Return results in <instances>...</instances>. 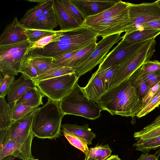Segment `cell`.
Returning a JSON list of instances; mask_svg holds the SVG:
<instances>
[{
  "label": "cell",
  "instance_id": "6da1fadb",
  "mask_svg": "<svg viewBox=\"0 0 160 160\" xmlns=\"http://www.w3.org/2000/svg\"><path fill=\"white\" fill-rule=\"evenodd\" d=\"M96 102L112 115L134 117L143 108L137 89L129 79L106 92Z\"/></svg>",
  "mask_w": 160,
  "mask_h": 160
},
{
  "label": "cell",
  "instance_id": "7a4b0ae2",
  "mask_svg": "<svg viewBox=\"0 0 160 160\" xmlns=\"http://www.w3.org/2000/svg\"><path fill=\"white\" fill-rule=\"evenodd\" d=\"M97 33L91 28L82 26L64 31L56 41L42 48L31 50L30 53L53 58L80 50L90 44L96 42Z\"/></svg>",
  "mask_w": 160,
  "mask_h": 160
},
{
  "label": "cell",
  "instance_id": "3957f363",
  "mask_svg": "<svg viewBox=\"0 0 160 160\" xmlns=\"http://www.w3.org/2000/svg\"><path fill=\"white\" fill-rule=\"evenodd\" d=\"M65 115L60 109L59 102L49 98L42 107L35 111L32 124V132L40 138L53 139L61 136L62 119Z\"/></svg>",
  "mask_w": 160,
  "mask_h": 160
},
{
  "label": "cell",
  "instance_id": "277c9868",
  "mask_svg": "<svg viewBox=\"0 0 160 160\" xmlns=\"http://www.w3.org/2000/svg\"><path fill=\"white\" fill-rule=\"evenodd\" d=\"M59 103L60 109L64 115H73L91 120H94L101 115L102 109L96 102L86 96L78 82L72 91Z\"/></svg>",
  "mask_w": 160,
  "mask_h": 160
},
{
  "label": "cell",
  "instance_id": "5b68a950",
  "mask_svg": "<svg viewBox=\"0 0 160 160\" xmlns=\"http://www.w3.org/2000/svg\"><path fill=\"white\" fill-rule=\"evenodd\" d=\"M156 43L155 38L147 41L119 65L110 89L128 80L138 69L149 60L156 51Z\"/></svg>",
  "mask_w": 160,
  "mask_h": 160
},
{
  "label": "cell",
  "instance_id": "8992f818",
  "mask_svg": "<svg viewBox=\"0 0 160 160\" xmlns=\"http://www.w3.org/2000/svg\"><path fill=\"white\" fill-rule=\"evenodd\" d=\"M32 45L27 40L0 46V73L18 75L21 63L28 57Z\"/></svg>",
  "mask_w": 160,
  "mask_h": 160
},
{
  "label": "cell",
  "instance_id": "52a82bcc",
  "mask_svg": "<svg viewBox=\"0 0 160 160\" xmlns=\"http://www.w3.org/2000/svg\"><path fill=\"white\" fill-rule=\"evenodd\" d=\"M79 78L75 73H71L35 83L44 96L59 102L72 91Z\"/></svg>",
  "mask_w": 160,
  "mask_h": 160
},
{
  "label": "cell",
  "instance_id": "ba28073f",
  "mask_svg": "<svg viewBox=\"0 0 160 160\" xmlns=\"http://www.w3.org/2000/svg\"><path fill=\"white\" fill-rule=\"evenodd\" d=\"M121 34H113L102 38L97 43L95 49L73 68L76 74L79 78L91 71L103 61L113 45L123 38V35L121 36Z\"/></svg>",
  "mask_w": 160,
  "mask_h": 160
},
{
  "label": "cell",
  "instance_id": "9c48e42d",
  "mask_svg": "<svg viewBox=\"0 0 160 160\" xmlns=\"http://www.w3.org/2000/svg\"><path fill=\"white\" fill-rule=\"evenodd\" d=\"M128 3L130 21L125 30V34L132 32L140 24L160 19V7L157 1L138 4L128 2Z\"/></svg>",
  "mask_w": 160,
  "mask_h": 160
},
{
  "label": "cell",
  "instance_id": "30bf717a",
  "mask_svg": "<svg viewBox=\"0 0 160 160\" xmlns=\"http://www.w3.org/2000/svg\"><path fill=\"white\" fill-rule=\"evenodd\" d=\"M37 108L22 118L13 121L9 127L0 129V144L9 140L26 141L33 133L32 129V120Z\"/></svg>",
  "mask_w": 160,
  "mask_h": 160
},
{
  "label": "cell",
  "instance_id": "8fae6325",
  "mask_svg": "<svg viewBox=\"0 0 160 160\" xmlns=\"http://www.w3.org/2000/svg\"><path fill=\"white\" fill-rule=\"evenodd\" d=\"M129 18L128 8L118 14L105 19L91 28L97 33V36L102 38L125 32L129 26Z\"/></svg>",
  "mask_w": 160,
  "mask_h": 160
},
{
  "label": "cell",
  "instance_id": "7c38bea8",
  "mask_svg": "<svg viewBox=\"0 0 160 160\" xmlns=\"http://www.w3.org/2000/svg\"><path fill=\"white\" fill-rule=\"evenodd\" d=\"M34 136L32 133L25 141L14 139L7 140L0 144V159L9 155L22 160L34 159L31 152L32 143Z\"/></svg>",
  "mask_w": 160,
  "mask_h": 160
},
{
  "label": "cell",
  "instance_id": "4fadbf2b",
  "mask_svg": "<svg viewBox=\"0 0 160 160\" xmlns=\"http://www.w3.org/2000/svg\"><path fill=\"white\" fill-rule=\"evenodd\" d=\"M146 41L130 43L122 39L105 56L99 67H105L120 65Z\"/></svg>",
  "mask_w": 160,
  "mask_h": 160
},
{
  "label": "cell",
  "instance_id": "5bb4252c",
  "mask_svg": "<svg viewBox=\"0 0 160 160\" xmlns=\"http://www.w3.org/2000/svg\"><path fill=\"white\" fill-rule=\"evenodd\" d=\"M86 18L97 14L114 5L120 0H69Z\"/></svg>",
  "mask_w": 160,
  "mask_h": 160
},
{
  "label": "cell",
  "instance_id": "9a60e30c",
  "mask_svg": "<svg viewBox=\"0 0 160 160\" xmlns=\"http://www.w3.org/2000/svg\"><path fill=\"white\" fill-rule=\"evenodd\" d=\"M25 28L15 17L11 23L7 25L0 37V46L10 44L27 40Z\"/></svg>",
  "mask_w": 160,
  "mask_h": 160
},
{
  "label": "cell",
  "instance_id": "2e32d148",
  "mask_svg": "<svg viewBox=\"0 0 160 160\" xmlns=\"http://www.w3.org/2000/svg\"><path fill=\"white\" fill-rule=\"evenodd\" d=\"M36 86L32 79L21 74V77L12 83L7 95V102L11 110L21 97Z\"/></svg>",
  "mask_w": 160,
  "mask_h": 160
},
{
  "label": "cell",
  "instance_id": "e0dca14e",
  "mask_svg": "<svg viewBox=\"0 0 160 160\" xmlns=\"http://www.w3.org/2000/svg\"><path fill=\"white\" fill-rule=\"evenodd\" d=\"M53 8L60 31L73 29L81 26L64 6L61 0H54Z\"/></svg>",
  "mask_w": 160,
  "mask_h": 160
},
{
  "label": "cell",
  "instance_id": "ac0fdd59",
  "mask_svg": "<svg viewBox=\"0 0 160 160\" xmlns=\"http://www.w3.org/2000/svg\"><path fill=\"white\" fill-rule=\"evenodd\" d=\"M28 1L35 2H37L38 4L33 8L28 10L19 21L25 28H27L38 17L49 9L53 6L54 2V0Z\"/></svg>",
  "mask_w": 160,
  "mask_h": 160
},
{
  "label": "cell",
  "instance_id": "d6986e66",
  "mask_svg": "<svg viewBox=\"0 0 160 160\" xmlns=\"http://www.w3.org/2000/svg\"><path fill=\"white\" fill-rule=\"evenodd\" d=\"M81 88L86 96L95 102L105 92L102 80L97 70L92 74L86 85Z\"/></svg>",
  "mask_w": 160,
  "mask_h": 160
},
{
  "label": "cell",
  "instance_id": "ffe728a7",
  "mask_svg": "<svg viewBox=\"0 0 160 160\" xmlns=\"http://www.w3.org/2000/svg\"><path fill=\"white\" fill-rule=\"evenodd\" d=\"M128 7V2L120 0L111 8L96 15L87 17L83 26L92 28L103 20L127 9Z\"/></svg>",
  "mask_w": 160,
  "mask_h": 160
},
{
  "label": "cell",
  "instance_id": "44dd1931",
  "mask_svg": "<svg viewBox=\"0 0 160 160\" xmlns=\"http://www.w3.org/2000/svg\"><path fill=\"white\" fill-rule=\"evenodd\" d=\"M58 25L53 6L36 18L27 28L52 31Z\"/></svg>",
  "mask_w": 160,
  "mask_h": 160
},
{
  "label": "cell",
  "instance_id": "7402d4cb",
  "mask_svg": "<svg viewBox=\"0 0 160 160\" xmlns=\"http://www.w3.org/2000/svg\"><path fill=\"white\" fill-rule=\"evenodd\" d=\"M61 132L67 133L79 138L86 141L89 145L92 143V140L96 135L92 132L88 124L79 126L77 124H65L62 126Z\"/></svg>",
  "mask_w": 160,
  "mask_h": 160
},
{
  "label": "cell",
  "instance_id": "603a6c76",
  "mask_svg": "<svg viewBox=\"0 0 160 160\" xmlns=\"http://www.w3.org/2000/svg\"><path fill=\"white\" fill-rule=\"evenodd\" d=\"M160 136V114L139 131L135 132L134 137L136 141L148 140Z\"/></svg>",
  "mask_w": 160,
  "mask_h": 160
},
{
  "label": "cell",
  "instance_id": "cb8c5ba5",
  "mask_svg": "<svg viewBox=\"0 0 160 160\" xmlns=\"http://www.w3.org/2000/svg\"><path fill=\"white\" fill-rule=\"evenodd\" d=\"M160 34V29L138 30L123 35L124 41L130 43H136L155 38Z\"/></svg>",
  "mask_w": 160,
  "mask_h": 160
},
{
  "label": "cell",
  "instance_id": "d4e9b609",
  "mask_svg": "<svg viewBox=\"0 0 160 160\" xmlns=\"http://www.w3.org/2000/svg\"><path fill=\"white\" fill-rule=\"evenodd\" d=\"M32 63L38 71V75L52 68L58 67L53 63V58L29 52Z\"/></svg>",
  "mask_w": 160,
  "mask_h": 160
},
{
  "label": "cell",
  "instance_id": "484cf974",
  "mask_svg": "<svg viewBox=\"0 0 160 160\" xmlns=\"http://www.w3.org/2000/svg\"><path fill=\"white\" fill-rule=\"evenodd\" d=\"M44 96L36 86L21 97L16 104H21L38 108L39 106L43 104L42 99Z\"/></svg>",
  "mask_w": 160,
  "mask_h": 160
},
{
  "label": "cell",
  "instance_id": "4316f807",
  "mask_svg": "<svg viewBox=\"0 0 160 160\" xmlns=\"http://www.w3.org/2000/svg\"><path fill=\"white\" fill-rule=\"evenodd\" d=\"M119 66V65H117L99 67L97 69L102 80L105 92L110 88Z\"/></svg>",
  "mask_w": 160,
  "mask_h": 160
},
{
  "label": "cell",
  "instance_id": "83f0119b",
  "mask_svg": "<svg viewBox=\"0 0 160 160\" xmlns=\"http://www.w3.org/2000/svg\"><path fill=\"white\" fill-rule=\"evenodd\" d=\"M71 73H75V70L72 68L67 66H58L47 71L32 80L36 82Z\"/></svg>",
  "mask_w": 160,
  "mask_h": 160
},
{
  "label": "cell",
  "instance_id": "f1b7e54d",
  "mask_svg": "<svg viewBox=\"0 0 160 160\" xmlns=\"http://www.w3.org/2000/svg\"><path fill=\"white\" fill-rule=\"evenodd\" d=\"M112 152L108 144L90 148L85 160H105L111 155Z\"/></svg>",
  "mask_w": 160,
  "mask_h": 160
},
{
  "label": "cell",
  "instance_id": "f546056e",
  "mask_svg": "<svg viewBox=\"0 0 160 160\" xmlns=\"http://www.w3.org/2000/svg\"><path fill=\"white\" fill-rule=\"evenodd\" d=\"M12 122L10 107L5 98H0V129L9 127Z\"/></svg>",
  "mask_w": 160,
  "mask_h": 160
},
{
  "label": "cell",
  "instance_id": "4dcf8cb0",
  "mask_svg": "<svg viewBox=\"0 0 160 160\" xmlns=\"http://www.w3.org/2000/svg\"><path fill=\"white\" fill-rule=\"evenodd\" d=\"M128 79L131 84L137 89L138 94L142 99L146 95L150 88L144 80L138 69Z\"/></svg>",
  "mask_w": 160,
  "mask_h": 160
},
{
  "label": "cell",
  "instance_id": "1f68e13d",
  "mask_svg": "<svg viewBox=\"0 0 160 160\" xmlns=\"http://www.w3.org/2000/svg\"><path fill=\"white\" fill-rule=\"evenodd\" d=\"M96 44V42H93L79 50L70 59L65 66L73 69L95 49Z\"/></svg>",
  "mask_w": 160,
  "mask_h": 160
},
{
  "label": "cell",
  "instance_id": "d6a6232c",
  "mask_svg": "<svg viewBox=\"0 0 160 160\" xmlns=\"http://www.w3.org/2000/svg\"><path fill=\"white\" fill-rule=\"evenodd\" d=\"M132 146L137 151L148 152L152 149L155 150L160 147V136L143 141H137Z\"/></svg>",
  "mask_w": 160,
  "mask_h": 160
},
{
  "label": "cell",
  "instance_id": "836d02e7",
  "mask_svg": "<svg viewBox=\"0 0 160 160\" xmlns=\"http://www.w3.org/2000/svg\"><path fill=\"white\" fill-rule=\"evenodd\" d=\"M58 31H47L25 28V33L27 39L32 45L42 38L56 33Z\"/></svg>",
  "mask_w": 160,
  "mask_h": 160
},
{
  "label": "cell",
  "instance_id": "e575fe53",
  "mask_svg": "<svg viewBox=\"0 0 160 160\" xmlns=\"http://www.w3.org/2000/svg\"><path fill=\"white\" fill-rule=\"evenodd\" d=\"M19 72L32 80L38 75L37 70L28 56L22 63Z\"/></svg>",
  "mask_w": 160,
  "mask_h": 160
},
{
  "label": "cell",
  "instance_id": "d590c367",
  "mask_svg": "<svg viewBox=\"0 0 160 160\" xmlns=\"http://www.w3.org/2000/svg\"><path fill=\"white\" fill-rule=\"evenodd\" d=\"M15 76L0 73V98L8 95L10 88L15 81Z\"/></svg>",
  "mask_w": 160,
  "mask_h": 160
},
{
  "label": "cell",
  "instance_id": "8d00e7d4",
  "mask_svg": "<svg viewBox=\"0 0 160 160\" xmlns=\"http://www.w3.org/2000/svg\"><path fill=\"white\" fill-rule=\"evenodd\" d=\"M37 108L22 104H16L11 110L12 122L22 118Z\"/></svg>",
  "mask_w": 160,
  "mask_h": 160
},
{
  "label": "cell",
  "instance_id": "74e56055",
  "mask_svg": "<svg viewBox=\"0 0 160 160\" xmlns=\"http://www.w3.org/2000/svg\"><path fill=\"white\" fill-rule=\"evenodd\" d=\"M64 6L81 26H83L86 17L83 13L69 0H61Z\"/></svg>",
  "mask_w": 160,
  "mask_h": 160
},
{
  "label": "cell",
  "instance_id": "f35d334b",
  "mask_svg": "<svg viewBox=\"0 0 160 160\" xmlns=\"http://www.w3.org/2000/svg\"><path fill=\"white\" fill-rule=\"evenodd\" d=\"M69 143L79 149L87 155L89 152L88 143L83 139L74 135L67 133H63Z\"/></svg>",
  "mask_w": 160,
  "mask_h": 160
},
{
  "label": "cell",
  "instance_id": "ab89813d",
  "mask_svg": "<svg viewBox=\"0 0 160 160\" xmlns=\"http://www.w3.org/2000/svg\"><path fill=\"white\" fill-rule=\"evenodd\" d=\"M64 31H58L54 34L42 38L32 45L31 50L42 48L49 43L55 41L62 35Z\"/></svg>",
  "mask_w": 160,
  "mask_h": 160
},
{
  "label": "cell",
  "instance_id": "60d3db41",
  "mask_svg": "<svg viewBox=\"0 0 160 160\" xmlns=\"http://www.w3.org/2000/svg\"><path fill=\"white\" fill-rule=\"evenodd\" d=\"M160 104V94L154 96L138 113V118L143 117L151 112Z\"/></svg>",
  "mask_w": 160,
  "mask_h": 160
},
{
  "label": "cell",
  "instance_id": "b9f144b4",
  "mask_svg": "<svg viewBox=\"0 0 160 160\" xmlns=\"http://www.w3.org/2000/svg\"><path fill=\"white\" fill-rule=\"evenodd\" d=\"M138 69L144 80L150 88L154 87L160 81V72L159 71L143 73L139 68Z\"/></svg>",
  "mask_w": 160,
  "mask_h": 160
},
{
  "label": "cell",
  "instance_id": "7bdbcfd3",
  "mask_svg": "<svg viewBox=\"0 0 160 160\" xmlns=\"http://www.w3.org/2000/svg\"><path fill=\"white\" fill-rule=\"evenodd\" d=\"M79 50L66 53L54 58L53 63L59 66H65L70 59Z\"/></svg>",
  "mask_w": 160,
  "mask_h": 160
},
{
  "label": "cell",
  "instance_id": "ee69618b",
  "mask_svg": "<svg viewBox=\"0 0 160 160\" xmlns=\"http://www.w3.org/2000/svg\"><path fill=\"white\" fill-rule=\"evenodd\" d=\"M139 69L143 73L156 71H158L160 72V62L156 60H148L145 62Z\"/></svg>",
  "mask_w": 160,
  "mask_h": 160
},
{
  "label": "cell",
  "instance_id": "f6af8a7d",
  "mask_svg": "<svg viewBox=\"0 0 160 160\" xmlns=\"http://www.w3.org/2000/svg\"><path fill=\"white\" fill-rule=\"evenodd\" d=\"M158 29H160V19L140 24L135 28L132 32L138 30Z\"/></svg>",
  "mask_w": 160,
  "mask_h": 160
},
{
  "label": "cell",
  "instance_id": "bcb514c9",
  "mask_svg": "<svg viewBox=\"0 0 160 160\" xmlns=\"http://www.w3.org/2000/svg\"><path fill=\"white\" fill-rule=\"evenodd\" d=\"M160 85V81L155 86L150 88L146 95L142 98L143 108L154 97Z\"/></svg>",
  "mask_w": 160,
  "mask_h": 160
},
{
  "label": "cell",
  "instance_id": "7dc6e473",
  "mask_svg": "<svg viewBox=\"0 0 160 160\" xmlns=\"http://www.w3.org/2000/svg\"><path fill=\"white\" fill-rule=\"evenodd\" d=\"M160 156V148L153 154L148 152L142 154L137 160H158Z\"/></svg>",
  "mask_w": 160,
  "mask_h": 160
},
{
  "label": "cell",
  "instance_id": "c3c4849f",
  "mask_svg": "<svg viewBox=\"0 0 160 160\" xmlns=\"http://www.w3.org/2000/svg\"><path fill=\"white\" fill-rule=\"evenodd\" d=\"M105 160H121L117 155H112Z\"/></svg>",
  "mask_w": 160,
  "mask_h": 160
},
{
  "label": "cell",
  "instance_id": "681fc988",
  "mask_svg": "<svg viewBox=\"0 0 160 160\" xmlns=\"http://www.w3.org/2000/svg\"><path fill=\"white\" fill-rule=\"evenodd\" d=\"M15 158L12 155H9L4 157L0 160H14Z\"/></svg>",
  "mask_w": 160,
  "mask_h": 160
},
{
  "label": "cell",
  "instance_id": "f907efd6",
  "mask_svg": "<svg viewBox=\"0 0 160 160\" xmlns=\"http://www.w3.org/2000/svg\"><path fill=\"white\" fill-rule=\"evenodd\" d=\"M159 94H160V85L159 87L158 90H157V91L154 96L157 95Z\"/></svg>",
  "mask_w": 160,
  "mask_h": 160
},
{
  "label": "cell",
  "instance_id": "816d5d0a",
  "mask_svg": "<svg viewBox=\"0 0 160 160\" xmlns=\"http://www.w3.org/2000/svg\"><path fill=\"white\" fill-rule=\"evenodd\" d=\"M157 2L158 5L160 7V0H157Z\"/></svg>",
  "mask_w": 160,
  "mask_h": 160
},
{
  "label": "cell",
  "instance_id": "f5cc1de1",
  "mask_svg": "<svg viewBox=\"0 0 160 160\" xmlns=\"http://www.w3.org/2000/svg\"><path fill=\"white\" fill-rule=\"evenodd\" d=\"M39 160L38 159H33V160Z\"/></svg>",
  "mask_w": 160,
  "mask_h": 160
}]
</instances>
